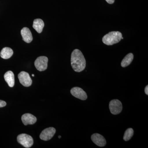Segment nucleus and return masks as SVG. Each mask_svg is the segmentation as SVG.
Here are the masks:
<instances>
[{"label":"nucleus","instance_id":"1","mask_svg":"<svg viewBox=\"0 0 148 148\" xmlns=\"http://www.w3.org/2000/svg\"><path fill=\"white\" fill-rule=\"evenodd\" d=\"M71 64L75 71L81 72L85 69L86 61L80 50L75 49L73 51L71 56Z\"/></svg>","mask_w":148,"mask_h":148},{"label":"nucleus","instance_id":"2","mask_svg":"<svg viewBox=\"0 0 148 148\" xmlns=\"http://www.w3.org/2000/svg\"><path fill=\"white\" fill-rule=\"evenodd\" d=\"M122 34L119 32H112L104 36L103 38V43L107 45H112L119 42L121 40Z\"/></svg>","mask_w":148,"mask_h":148},{"label":"nucleus","instance_id":"3","mask_svg":"<svg viewBox=\"0 0 148 148\" xmlns=\"http://www.w3.org/2000/svg\"><path fill=\"white\" fill-rule=\"evenodd\" d=\"M17 141L25 148H30L34 144V140L32 136L26 134L18 135L17 137Z\"/></svg>","mask_w":148,"mask_h":148},{"label":"nucleus","instance_id":"4","mask_svg":"<svg viewBox=\"0 0 148 148\" xmlns=\"http://www.w3.org/2000/svg\"><path fill=\"white\" fill-rule=\"evenodd\" d=\"M109 108L111 113L113 114H118L122 110L123 106L121 102L117 99L112 100L109 104Z\"/></svg>","mask_w":148,"mask_h":148},{"label":"nucleus","instance_id":"5","mask_svg":"<svg viewBox=\"0 0 148 148\" xmlns=\"http://www.w3.org/2000/svg\"><path fill=\"white\" fill-rule=\"evenodd\" d=\"M48 61V59L46 56H41L38 57L34 63L36 69L39 71H45L47 68Z\"/></svg>","mask_w":148,"mask_h":148},{"label":"nucleus","instance_id":"6","mask_svg":"<svg viewBox=\"0 0 148 148\" xmlns=\"http://www.w3.org/2000/svg\"><path fill=\"white\" fill-rule=\"evenodd\" d=\"M19 82L25 87H29L32 85V80L29 74L27 72L22 71L18 74Z\"/></svg>","mask_w":148,"mask_h":148},{"label":"nucleus","instance_id":"7","mask_svg":"<svg viewBox=\"0 0 148 148\" xmlns=\"http://www.w3.org/2000/svg\"><path fill=\"white\" fill-rule=\"evenodd\" d=\"M56 130L54 127H49L46 128L41 133L40 138L42 140L48 141L53 138L55 135Z\"/></svg>","mask_w":148,"mask_h":148},{"label":"nucleus","instance_id":"8","mask_svg":"<svg viewBox=\"0 0 148 148\" xmlns=\"http://www.w3.org/2000/svg\"><path fill=\"white\" fill-rule=\"evenodd\" d=\"M71 92L74 97L83 101H84L87 98V95L86 92L81 88L78 87L73 88L71 89Z\"/></svg>","mask_w":148,"mask_h":148},{"label":"nucleus","instance_id":"9","mask_svg":"<svg viewBox=\"0 0 148 148\" xmlns=\"http://www.w3.org/2000/svg\"><path fill=\"white\" fill-rule=\"evenodd\" d=\"M91 139L93 143L99 147H103L106 145V139L103 136L100 134L98 133L92 134Z\"/></svg>","mask_w":148,"mask_h":148},{"label":"nucleus","instance_id":"10","mask_svg":"<svg viewBox=\"0 0 148 148\" xmlns=\"http://www.w3.org/2000/svg\"><path fill=\"white\" fill-rule=\"evenodd\" d=\"M21 120L24 125H27L34 124L37 121V118L32 114L27 113L22 115Z\"/></svg>","mask_w":148,"mask_h":148},{"label":"nucleus","instance_id":"11","mask_svg":"<svg viewBox=\"0 0 148 148\" xmlns=\"http://www.w3.org/2000/svg\"><path fill=\"white\" fill-rule=\"evenodd\" d=\"M21 34L23 40L25 42L29 43L33 40V38L32 32L27 27H24L21 29Z\"/></svg>","mask_w":148,"mask_h":148},{"label":"nucleus","instance_id":"12","mask_svg":"<svg viewBox=\"0 0 148 148\" xmlns=\"http://www.w3.org/2000/svg\"><path fill=\"white\" fill-rule=\"evenodd\" d=\"M5 80L10 87H13L14 85V76L13 72L8 71L4 75Z\"/></svg>","mask_w":148,"mask_h":148},{"label":"nucleus","instance_id":"13","mask_svg":"<svg viewBox=\"0 0 148 148\" xmlns=\"http://www.w3.org/2000/svg\"><path fill=\"white\" fill-rule=\"evenodd\" d=\"M44 22L40 18L35 19L33 23V27L38 34H40L42 32L43 29L44 27Z\"/></svg>","mask_w":148,"mask_h":148},{"label":"nucleus","instance_id":"14","mask_svg":"<svg viewBox=\"0 0 148 148\" xmlns=\"http://www.w3.org/2000/svg\"><path fill=\"white\" fill-rule=\"evenodd\" d=\"M13 54V51L10 48L6 47L3 48L1 51L0 55L2 58L5 59L10 58Z\"/></svg>","mask_w":148,"mask_h":148},{"label":"nucleus","instance_id":"15","mask_svg":"<svg viewBox=\"0 0 148 148\" xmlns=\"http://www.w3.org/2000/svg\"><path fill=\"white\" fill-rule=\"evenodd\" d=\"M134 58L133 53H130L127 54L123 59L121 62V66L123 68L127 67L132 63Z\"/></svg>","mask_w":148,"mask_h":148},{"label":"nucleus","instance_id":"16","mask_svg":"<svg viewBox=\"0 0 148 148\" xmlns=\"http://www.w3.org/2000/svg\"><path fill=\"white\" fill-rule=\"evenodd\" d=\"M134 135V130L132 128H128L125 132L123 136V140L125 141H127L132 138Z\"/></svg>","mask_w":148,"mask_h":148},{"label":"nucleus","instance_id":"17","mask_svg":"<svg viewBox=\"0 0 148 148\" xmlns=\"http://www.w3.org/2000/svg\"><path fill=\"white\" fill-rule=\"evenodd\" d=\"M6 106V103L5 101L0 100V108H3Z\"/></svg>","mask_w":148,"mask_h":148},{"label":"nucleus","instance_id":"18","mask_svg":"<svg viewBox=\"0 0 148 148\" xmlns=\"http://www.w3.org/2000/svg\"><path fill=\"white\" fill-rule=\"evenodd\" d=\"M107 3H108L109 4H112L114 3L115 0H106Z\"/></svg>","mask_w":148,"mask_h":148},{"label":"nucleus","instance_id":"19","mask_svg":"<svg viewBox=\"0 0 148 148\" xmlns=\"http://www.w3.org/2000/svg\"><path fill=\"white\" fill-rule=\"evenodd\" d=\"M145 92L147 95H148V86L147 85L146 86L145 89Z\"/></svg>","mask_w":148,"mask_h":148},{"label":"nucleus","instance_id":"20","mask_svg":"<svg viewBox=\"0 0 148 148\" xmlns=\"http://www.w3.org/2000/svg\"><path fill=\"white\" fill-rule=\"evenodd\" d=\"M61 138V136H58V138H59V139H60V138Z\"/></svg>","mask_w":148,"mask_h":148},{"label":"nucleus","instance_id":"21","mask_svg":"<svg viewBox=\"0 0 148 148\" xmlns=\"http://www.w3.org/2000/svg\"><path fill=\"white\" fill-rule=\"evenodd\" d=\"M32 76L33 77H34L35 76L34 75V74H32Z\"/></svg>","mask_w":148,"mask_h":148}]
</instances>
